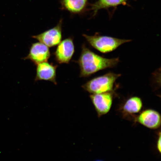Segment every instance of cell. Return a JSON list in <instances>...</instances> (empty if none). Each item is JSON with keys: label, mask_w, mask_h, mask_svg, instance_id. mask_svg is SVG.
<instances>
[{"label": "cell", "mask_w": 161, "mask_h": 161, "mask_svg": "<svg viewBox=\"0 0 161 161\" xmlns=\"http://www.w3.org/2000/svg\"><path fill=\"white\" fill-rule=\"evenodd\" d=\"M50 56L49 47L40 42L32 44L28 55L23 58L29 60L36 65L47 62Z\"/></svg>", "instance_id": "cell-7"}, {"label": "cell", "mask_w": 161, "mask_h": 161, "mask_svg": "<svg viewBox=\"0 0 161 161\" xmlns=\"http://www.w3.org/2000/svg\"><path fill=\"white\" fill-rule=\"evenodd\" d=\"M161 133L159 132L158 141L157 142V148L159 153H160L161 152Z\"/></svg>", "instance_id": "cell-13"}, {"label": "cell", "mask_w": 161, "mask_h": 161, "mask_svg": "<svg viewBox=\"0 0 161 161\" xmlns=\"http://www.w3.org/2000/svg\"><path fill=\"white\" fill-rule=\"evenodd\" d=\"M62 24L63 20L61 19L55 27L39 35L32 36V37L48 47L57 46L62 41Z\"/></svg>", "instance_id": "cell-4"}, {"label": "cell", "mask_w": 161, "mask_h": 161, "mask_svg": "<svg viewBox=\"0 0 161 161\" xmlns=\"http://www.w3.org/2000/svg\"><path fill=\"white\" fill-rule=\"evenodd\" d=\"M136 120L147 128L156 130L160 126L161 115L156 110L146 109L141 113L137 117Z\"/></svg>", "instance_id": "cell-8"}, {"label": "cell", "mask_w": 161, "mask_h": 161, "mask_svg": "<svg viewBox=\"0 0 161 161\" xmlns=\"http://www.w3.org/2000/svg\"><path fill=\"white\" fill-rule=\"evenodd\" d=\"M88 0H60L62 9L72 14L83 13L87 6Z\"/></svg>", "instance_id": "cell-10"}, {"label": "cell", "mask_w": 161, "mask_h": 161, "mask_svg": "<svg viewBox=\"0 0 161 161\" xmlns=\"http://www.w3.org/2000/svg\"><path fill=\"white\" fill-rule=\"evenodd\" d=\"M75 52L73 39L69 37L60 42L53 55L58 64H68L71 60Z\"/></svg>", "instance_id": "cell-6"}, {"label": "cell", "mask_w": 161, "mask_h": 161, "mask_svg": "<svg viewBox=\"0 0 161 161\" xmlns=\"http://www.w3.org/2000/svg\"><path fill=\"white\" fill-rule=\"evenodd\" d=\"M127 0H98L92 5L91 10L93 16L96 15L100 10L117 7L125 4Z\"/></svg>", "instance_id": "cell-12"}, {"label": "cell", "mask_w": 161, "mask_h": 161, "mask_svg": "<svg viewBox=\"0 0 161 161\" xmlns=\"http://www.w3.org/2000/svg\"><path fill=\"white\" fill-rule=\"evenodd\" d=\"M83 36L92 47L104 53L113 51L123 44L132 41L131 40L122 39L102 36L98 33H96L93 36L84 34Z\"/></svg>", "instance_id": "cell-3"}, {"label": "cell", "mask_w": 161, "mask_h": 161, "mask_svg": "<svg viewBox=\"0 0 161 161\" xmlns=\"http://www.w3.org/2000/svg\"><path fill=\"white\" fill-rule=\"evenodd\" d=\"M90 97L98 116L109 112L113 101L114 91L92 94Z\"/></svg>", "instance_id": "cell-5"}, {"label": "cell", "mask_w": 161, "mask_h": 161, "mask_svg": "<svg viewBox=\"0 0 161 161\" xmlns=\"http://www.w3.org/2000/svg\"><path fill=\"white\" fill-rule=\"evenodd\" d=\"M142 107L143 103L141 98L133 96L126 101L122 106V109L125 114L132 115L139 113Z\"/></svg>", "instance_id": "cell-11"}, {"label": "cell", "mask_w": 161, "mask_h": 161, "mask_svg": "<svg viewBox=\"0 0 161 161\" xmlns=\"http://www.w3.org/2000/svg\"><path fill=\"white\" fill-rule=\"evenodd\" d=\"M36 68L35 81L38 80H46L53 82L56 85V70L58 65L47 62L37 64Z\"/></svg>", "instance_id": "cell-9"}, {"label": "cell", "mask_w": 161, "mask_h": 161, "mask_svg": "<svg viewBox=\"0 0 161 161\" xmlns=\"http://www.w3.org/2000/svg\"><path fill=\"white\" fill-rule=\"evenodd\" d=\"M96 161H104L102 160H96Z\"/></svg>", "instance_id": "cell-14"}, {"label": "cell", "mask_w": 161, "mask_h": 161, "mask_svg": "<svg viewBox=\"0 0 161 161\" xmlns=\"http://www.w3.org/2000/svg\"><path fill=\"white\" fill-rule=\"evenodd\" d=\"M121 75L120 74L108 72L88 80L82 87L92 94L113 92L116 80Z\"/></svg>", "instance_id": "cell-2"}, {"label": "cell", "mask_w": 161, "mask_h": 161, "mask_svg": "<svg viewBox=\"0 0 161 161\" xmlns=\"http://www.w3.org/2000/svg\"><path fill=\"white\" fill-rule=\"evenodd\" d=\"M81 49L79 59L75 61L80 66L81 78L89 77L100 70L115 67L120 61L119 58L109 59L97 55L85 44L82 45Z\"/></svg>", "instance_id": "cell-1"}]
</instances>
